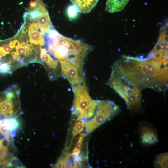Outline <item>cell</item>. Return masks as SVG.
Returning <instances> with one entry per match:
<instances>
[{"instance_id":"obj_22","label":"cell","mask_w":168,"mask_h":168,"mask_svg":"<svg viewBox=\"0 0 168 168\" xmlns=\"http://www.w3.org/2000/svg\"><path fill=\"white\" fill-rule=\"evenodd\" d=\"M11 136L12 138L14 137L16 134V130H13L11 131Z\"/></svg>"},{"instance_id":"obj_18","label":"cell","mask_w":168,"mask_h":168,"mask_svg":"<svg viewBox=\"0 0 168 168\" xmlns=\"http://www.w3.org/2000/svg\"><path fill=\"white\" fill-rule=\"evenodd\" d=\"M67 16L71 19L75 18L77 16L79 11L74 5L69 6L66 11Z\"/></svg>"},{"instance_id":"obj_11","label":"cell","mask_w":168,"mask_h":168,"mask_svg":"<svg viewBox=\"0 0 168 168\" xmlns=\"http://www.w3.org/2000/svg\"><path fill=\"white\" fill-rule=\"evenodd\" d=\"M130 0H107L105 11L114 13L122 11Z\"/></svg>"},{"instance_id":"obj_24","label":"cell","mask_w":168,"mask_h":168,"mask_svg":"<svg viewBox=\"0 0 168 168\" xmlns=\"http://www.w3.org/2000/svg\"><path fill=\"white\" fill-rule=\"evenodd\" d=\"M2 120H1L0 119V125L2 124Z\"/></svg>"},{"instance_id":"obj_3","label":"cell","mask_w":168,"mask_h":168,"mask_svg":"<svg viewBox=\"0 0 168 168\" xmlns=\"http://www.w3.org/2000/svg\"><path fill=\"white\" fill-rule=\"evenodd\" d=\"M72 90L74 97L71 109L72 114L85 123L94 115L99 100L91 98L86 83L72 88Z\"/></svg>"},{"instance_id":"obj_1","label":"cell","mask_w":168,"mask_h":168,"mask_svg":"<svg viewBox=\"0 0 168 168\" xmlns=\"http://www.w3.org/2000/svg\"><path fill=\"white\" fill-rule=\"evenodd\" d=\"M123 66L128 79L141 89L161 91L167 86L168 60L157 58L152 51L144 58L125 56Z\"/></svg>"},{"instance_id":"obj_23","label":"cell","mask_w":168,"mask_h":168,"mask_svg":"<svg viewBox=\"0 0 168 168\" xmlns=\"http://www.w3.org/2000/svg\"><path fill=\"white\" fill-rule=\"evenodd\" d=\"M6 138L5 135L0 132V140H2Z\"/></svg>"},{"instance_id":"obj_8","label":"cell","mask_w":168,"mask_h":168,"mask_svg":"<svg viewBox=\"0 0 168 168\" xmlns=\"http://www.w3.org/2000/svg\"><path fill=\"white\" fill-rule=\"evenodd\" d=\"M168 26L165 24L160 32L159 38L156 44L152 50L156 56L168 58Z\"/></svg>"},{"instance_id":"obj_14","label":"cell","mask_w":168,"mask_h":168,"mask_svg":"<svg viewBox=\"0 0 168 168\" xmlns=\"http://www.w3.org/2000/svg\"><path fill=\"white\" fill-rule=\"evenodd\" d=\"M154 164L156 168H167L168 167V152L162 153L155 157Z\"/></svg>"},{"instance_id":"obj_7","label":"cell","mask_w":168,"mask_h":168,"mask_svg":"<svg viewBox=\"0 0 168 168\" xmlns=\"http://www.w3.org/2000/svg\"><path fill=\"white\" fill-rule=\"evenodd\" d=\"M138 130L142 142L144 144H152L157 141L156 131L149 123L145 121L139 123L138 126Z\"/></svg>"},{"instance_id":"obj_13","label":"cell","mask_w":168,"mask_h":168,"mask_svg":"<svg viewBox=\"0 0 168 168\" xmlns=\"http://www.w3.org/2000/svg\"><path fill=\"white\" fill-rule=\"evenodd\" d=\"M36 19L39 27L43 34L48 33L53 28L48 13L41 15Z\"/></svg>"},{"instance_id":"obj_12","label":"cell","mask_w":168,"mask_h":168,"mask_svg":"<svg viewBox=\"0 0 168 168\" xmlns=\"http://www.w3.org/2000/svg\"><path fill=\"white\" fill-rule=\"evenodd\" d=\"M79 166V165L75 161L71 154L66 153L53 167L78 168Z\"/></svg>"},{"instance_id":"obj_20","label":"cell","mask_w":168,"mask_h":168,"mask_svg":"<svg viewBox=\"0 0 168 168\" xmlns=\"http://www.w3.org/2000/svg\"><path fill=\"white\" fill-rule=\"evenodd\" d=\"M8 127L6 124L2 122L0 125V132L5 136H9L10 133Z\"/></svg>"},{"instance_id":"obj_21","label":"cell","mask_w":168,"mask_h":168,"mask_svg":"<svg viewBox=\"0 0 168 168\" xmlns=\"http://www.w3.org/2000/svg\"><path fill=\"white\" fill-rule=\"evenodd\" d=\"M10 142V139L5 138L1 141V142L2 145L3 147L7 148Z\"/></svg>"},{"instance_id":"obj_17","label":"cell","mask_w":168,"mask_h":168,"mask_svg":"<svg viewBox=\"0 0 168 168\" xmlns=\"http://www.w3.org/2000/svg\"><path fill=\"white\" fill-rule=\"evenodd\" d=\"M2 122L5 123L8 128L9 130L11 131L16 130L19 126V123L16 118H11L5 119Z\"/></svg>"},{"instance_id":"obj_5","label":"cell","mask_w":168,"mask_h":168,"mask_svg":"<svg viewBox=\"0 0 168 168\" xmlns=\"http://www.w3.org/2000/svg\"><path fill=\"white\" fill-rule=\"evenodd\" d=\"M120 111L119 107L110 100H98L93 116L85 124L86 132H92L105 122L111 119Z\"/></svg>"},{"instance_id":"obj_4","label":"cell","mask_w":168,"mask_h":168,"mask_svg":"<svg viewBox=\"0 0 168 168\" xmlns=\"http://www.w3.org/2000/svg\"><path fill=\"white\" fill-rule=\"evenodd\" d=\"M88 55H81L59 61L61 76L66 79L72 88L86 83L83 66Z\"/></svg>"},{"instance_id":"obj_6","label":"cell","mask_w":168,"mask_h":168,"mask_svg":"<svg viewBox=\"0 0 168 168\" xmlns=\"http://www.w3.org/2000/svg\"><path fill=\"white\" fill-rule=\"evenodd\" d=\"M40 63L45 68L50 80H54L61 76L59 62L51 57L45 48L40 47Z\"/></svg>"},{"instance_id":"obj_19","label":"cell","mask_w":168,"mask_h":168,"mask_svg":"<svg viewBox=\"0 0 168 168\" xmlns=\"http://www.w3.org/2000/svg\"><path fill=\"white\" fill-rule=\"evenodd\" d=\"M8 152L7 147H0V163L2 164Z\"/></svg>"},{"instance_id":"obj_9","label":"cell","mask_w":168,"mask_h":168,"mask_svg":"<svg viewBox=\"0 0 168 168\" xmlns=\"http://www.w3.org/2000/svg\"><path fill=\"white\" fill-rule=\"evenodd\" d=\"M28 34L30 43L35 45L42 46L44 44V38L36 23L32 22L28 26Z\"/></svg>"},{"instance_id":"obj_10","label":"cell","mask_w":168,"mask_h":168,"mask_svg":"<svg viewBox=\"0 0 168 168\" xmlns=\"http://www.w3.org/2000/svg\"><path fill=\"white\" fill-rule=\"evenodd\" d=\"M77 8L79 12H89L96 4L98 0H70Z\"/></svg>"},{"instance_id":"obj_15","label":"cell","mask_w":168,"mask_h":168,"mask_svg":"<svg viewBox=\"0 0 168 168\" xmlns=\"http://www.w3.org/2000/svg\"><path fill=\"white\" fill-rule=\"evenodd\" d=\"M30 10H35L42 13H48L47 9L42 0H33L29 4Z\"/></svg>"},{"instance_id":"obj_16","label":"cell","mask_w":168,"mask_h":168,"mask_svg":"<svg viewBox=\"0 0 168 168\" xmlns=\"http://www.w3.org/2000/svg\"><path fill=\"white\" fill-rule=\"evenodd\" d=\"M76 117L77 119L72 129V138L83 131L85 124V122L81 119Z\"/></svg>"},{"instance_id":"obj_2","label":"cell","mask_w":168,"mask_h":168,"mask_svg":"<svg viewBox=\"0 0 168 168\" xmlns=\"http://www.w3.org/2000/svg\"><path fill=\"white\" fill-rule=\"evenodd\" d=\"M48 33L47 51L58 62L82 54L88 55L92 49L91 46L66 37L54 28Z\"/></svg>"}]
</instances>
